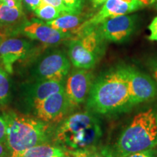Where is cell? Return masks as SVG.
<instances>
[{
	"label": "cell",
	"instance_id": "1",
	"mask_svg": "<svg viewBox=\"0 0 157 157\" xmlns=\"http://www.w3.org/2000/svg\"><path fill=\"white\" fill-rule=\"evenodd\" d=\"M87 100L89 110L100 115H117L134 106L127 81L117 66L104 72L93 82Z\"/></svg>",
	"mask_w": 157,
	"mask_h": 157
},
{
	"label": "cell",
	"instance_id": "2",
	"mask_svg": "<svg viewBox=\"0 0 157 157\" xmlns=\"http://www.w3.org/2000/svg\"><path fill=\"white\" fill-rule=\"evenodd\" d=\"M7 121L6 146L10 157H17L31 147L49 140V125L38 118L8 113L4 115Z\"/></svg>",
	"mask_w": 157,
	"mask_h": 157
},
{
	"label": "cell",
	"instance_id": "3",
	"mask_svg": "<svg viewBox=\"0 0 157 157\" xmlns=\"http://www.w3.org/2000/svg\"><path fill=\"white\" fill-rule=\"evenodd\" d=\"M156 145L157 110L149 109L137 113L124 129L116 143L114 157H125Z\"/></svg>",
	"mask_w": 157,
	"mask_h": 157
},
{
	"label": "cell",
	"instance_id": "4",
	"mask_svg": "<svg viewBox=\"0 0 157 157\" xmlns=\"http://www.w3.org/2000/svg\"><path fill=\"white\" fill-rule=\"evenodd\" d=\"M99 119L89 112L76 113L65 119L56 130L59 143L71 150L95 147L102 137Z\"/></svg>",
	"mask_w": 157,
	"mask_h": 157
},
{
	"label": "cell",
	"instance_id": "5",
	"mask_svg": "<svg viewBox=\"0 0 157 157\" xmlns=\"http://www.w3.org/2000/svg\"><path fill=\"white\" fill-rule=\"evenodd\" d=\"M70 39L68 56L77 68L90 69L105 54L107 41L103 38L98 25H89L78 29Z\"/></svg>",
	"mask_w": 157,
	"mask_h": 157
},
{
	"label": "cell",
	"instance_id": "6",
	"mask_svg": "<svg viewBox=\"0 0 157 157\" xmlns=\"http://www.w3.org/2000/svg\"><path fill=\"white\" fill-rule=\"evenodd\" d=\"M117 67L127 81L133 105L150 101L156 95V82L148 74L130 65L120 64Z\"/></svg>",
	"mask_w": 157,
	"mask_h": 157
},
{
	"label": "cell",
	"instance_id": "7",
	"mask_svg": "<svg viewBox=\"0 0 157 157\" xmlns=\"http://www.w3.org/2000/svg\"><path fill=\"white\" fill-rule=\"evenodd\" d=\"M13 31L48 46H56L74 36L73 33L57 30L39 18L24 21L16 25Z\"/></svg>",
	"mask_w": 157,
	"mask_h": 157
},
{
	"label": "cell",
	"instance_id": "8",
	"mask_svg": "<svg viewBox=\"0 0 157 157\" xmlns=\"http://www.w3.org/2000/svg\"><path fill=\"white\" fill-rule=\"evenodd\" d=\"M70 60L63 51L55 50L44 55L37 63L34 76L38 81H64L71 68Z\"/></svg>",
	"mask_w": 157,
	"mask_h": 157
},
{
	"label": "cell",
	"instance_id": "9",
	"mask_svg": "<svg viewBox=\"0 0 157 157\" xmlns=\"http://www.w3.org/2000/svg\"><path fill=\"white\" fill-rule=\"evenodd\" d=\"M137 25V15L128 14L105 19L97 25L107 42L124 43L133 34Z\"/></svg>",
	"mask_w": 157,
	"mask_h": 157
},
{
	"label": "cell",
	"instance_id": "10",
	"mask_svg": "<svg viewBox=\"0 0 157 157\" xmlns=\"http://www.w3.org/2000/svg\"><path fill=\"white\" fill-rule=\"evenodd\" d=\"M93 83V76L87 69L72 71L65 85V93L71 106L83 103L87 99Z\"/></svg>",
	"mask_w": 157,
	"mask_h": 157
},
{
	"label": "cell",
	"instance_id": "11",
	"mask_svg": "<svg viewBox=\"0 0 157 157\" xmlns=\"http://www.w3.org/2000/svg\"><path fill=\"white\" fill-rule=\"evenodd\" d=\"M145 2L144 0H107L100 10L90 18L86 20L78 29L89 25H97L109 17L128 15L143 8L146 5Z\"/></svg>",
	"mask_w": 157,
	"mask_h": 157
},
{
	"label": "cell",
	"instance_id": "12",
	"mask_svg": "<svg viewBox=\"0 0 157 157\" xmlns=\"http://www.w3.org/2000/svg\"><path fill=\"white\" fill-rule=\"evenodd\" d=\"M71 106L64 91L51 95L34 108L39 119L44 122H58L61 121Z\"/></svg>",
	"mask_w": 157,
	"mask_h": 157
},
{
	"label": "cell",
	"instance_id": "13",
	"mask_svg": "<svg viewBox=\"0 0 157 157\" xmlns=\"http://www.w3.org/2000/svg\"><path fill=\"white\" fill-rule=\"evenodd\" d=\"M31 47V43L25 39L11 37L2 41L0 43V59L7 73H13L14 64L26 57Z\"/></svg>",
	"mask_w": 157,
	"mask_h": 157
},
{
	"label": "cell",
	"instance_id": "14",
	"mask_svg": "<svg viewBox=\"0 0 157 157\" xmlns=\"http://www.w3.org/2000/svg\"><path fill=\"white\" fill-rule=\"evenodd\" d=\"M64 90L65 85L63 81L41 80L29 88L26 93L27 101L34 109L49 96Z\"/></svg>",
	"mask_w": 157,
	"mask_h": 157
},
{
	"label": "cell",
	"instance_id": "15",
	"mask_svg": "<svg viewBox=\"0 0 157 157\" xmlns=\"http://www.w3.org/2000/svg\"><path fill=\"white\" fill-rule=\"evenodd\" d=\"M86 17L80 15L64 13L56 19L46 22L47 24L57 30L63 32H74L86 21Z\"/></svg>",
	"mask_w": 157,
	"mask_h": 157
},
{
	"label": "cell",
	"instance_id": "16",
	"mask_svg": "<svg viewBox=\"0 0 157 157\" xmlns=\"http://www.w3.org/2000/svg\"><path fill=\"white\" fill-rule=\"evenodd\" d=\"M24 21L23 7H8L0 2V26H16Z\"/></svg>",
	"mask_w": 157,
	"mask_h": 157
},
{
	"label": "cell",
	"instance_id": "17",
	"mask_svg": "<svg viewBox=\"0 0 157 157\" xmlns=\"http://www.w3.org/2000/svg\"><path fill=\"white\" fill-rule=\"evenodd\" d=\"M62 156H65V152L63 149L48 143H43L26 149L17 157H59Z\"/></svg>",
	"mask_w": 157,
	"mask_h": 157
},
{
	"label": "cell",
	"instance_id": "18",
	"mask_svg": "<svg viewBox=\"0 0 157 157\" xmlns=\"http://www.w3.org/2000/svg\"><path fill=\"white\" fill-rule=\"evenodd\" d=\"M34 14L39 19L44 21L45 22L56 19L63 13L54 6L48 4L42 3L39 7L34 11Z\"/></svg>",
	"mask_w": 157,
	"mask_h": 157
},
{
	"label": "cell",
	"instance_id": "19",
	"mask_svg": "<svg viewBox=\"0 0 157 157\" xmlns=\"http://www.w3.org/2000/svg\"><path fill=\"white\" fill-rule=\"evenodd\" d=\"M70 153L72 157H113L106 151H98L95 147L71 151Z\"/></svg>",
	"mask_w": 157,
	"mask_h": 157
},
{
	"label": "cell",
	"instance_id": "20",
	"mask_svg": "<svg viewBox=\"0 0 157 157\" xmlns=\"http://www.w3.org/2000/svg\"><path fill=\"white\" fill-rule=\"evenodd\" d=\"M10 95L8 73L0 68V104L5 103Z\"/></svg>",
	"mask_w": 157,
	"mask_h": 157
},
{
	"label": "cell",
	"instance_id": "21",
	"mask_svg": "<svg viewBox=\"0 0 157 157\" xmlns=\"http://www.w3.org/2000/svg\"><path fill=\"white\" fill-rule=\"evenodd\" d=\"M65 11L67 14H82L84 6V0H63Z\"/></svg>",
	"mask_w": 157,
	"mask_h": 157
},
{
	"label": "cell",
	"instance_id": "22",
	"mask_svg": "<svg viewBox=\"0 0 157 157\" xmlns=\"http://www.w3.org/2000/svg\"><path fill=\"white\" fill-rule=\"evenodd\" d=\"M146 65L148 70L151 73L153 78L157 83V56L149 58L146 62Z\"/></svg>",
	"mask_w": 157,
	"mask_h": 157
},
{
	"label": "cell",
	"instance_id": "23",
	"mask_svg": "<svg viewBox=\"0 0 157 157\" xmlns=\"http://www.w3.org/2000/svg\"><path fill=\"white\" fill-rule=\"evenodd\" d=\"M7 125L4 116L0 115V143H6L7 140Z\"/></svg>",
	"mask_w": 157,
	"mask_h": 157
},
{
	"label": "cell",
	"instance_id": "24",
	"mask_svg": "<svg viewBox=\"0 0 157 157\" xmlns=\"http://www.w3.org/2000/svg\"><path fill=\"white\" fill-rule=\"evenodd\" d=\"M148 30L150 31V34L148 39L152 42H157V16L153 19L148 25Z\"/></svg>",
	"mask_w": 157,
	"mask_h": 157
},
{
	"label": "cell",
	"instance_id": "25",
	"mask_svg": "<svg viewBox=\"0 0 157 157\" xmlns=\"http://www.w3.org/2000/svg\"><path fill=\"white\" fill-rule=\"evenodd\" d=\"M42 3V0H23V5L29 10L34 12Z\"/></svg>",
	"mask_w": 157,
	"mask_h": 157
},
{
	"label": "cell",
	"instance_id": "26",
	"mask_svg": "<svg viewBox=\"0 0 157 157\" xmlns=\"http://www.w3.org/2000/svg\"><path fill=\"white\" fill-rule=\"evenodd\" d=\"M125 157H156L155 154L154 149H148V150L133 153V154H129Z\"/></svg>",
	"mask_w": 157,
	"mask_h": 157
},
{
	"label": "cell",
	"instance_id": "27",
	"mask_svg": "<svg viewBox=\"0 0 157 157\" xmlns=\"http://www.w3.org/2000/svg\"><path fill=\"white\" fill-rule=\"evenodd\" d=\"M42 3L54 6L55 7L60 10L63 14L66 13L63 3V0H42Z\"/></svg>",
	"mask_w": 157,
	"mask_h": 157
},
{
	"label": "cell",
	"instance_id": "28",
	"mask_svg": "<svg viewBox=\"0 0 157 157\" xmlns=\"http://www.w3.org/2000/svg\"><path fill=\"white\" fill-rule=\"evenodd\" d=\"M7 146L5 147V144L0 143V157H6L7 156Z\"/></svg>",
	"mask_w": 157,
	"mask_h": 157
},
{
	"label": "cell",
	"instance_id": "29",
	"mask_svg": "<svg viewBox=\"0 0 157 157\" xmlns=\"http://www.w3.org/2000/svg\"><path fill=\"white\" fill-rule=\"evenodd\" d=\"M107 0H95V2L94 3L93 7H101L103 5L104 3L106 2Z\"/></svg>",
	"mask_w": 157,
	"mask_h": 157
},
{
	"label": "cell",
	"instance_id": "30",
	"mask_svg": "<svg viewBox=\"0 0 157 157\" xmlns=\"http://www.w3.org/2000/svg\"><path fill=\"white\" fill-rule=\"evenodd\" d=\"M153 7H154V8L157 10V0H155V1L154 2V4H153Z\"/></svg>",
	"mask_w": 157,
	"mask_h": 157
},
{
	"label": "cell",
	"instance_id": "31",
	"mask_svg": "<svg viewBox=\"0 0 157 157\" xmlns=\"http://www.w3.org/2000/svg\"><path fill=\"white\" fill-rule=\"evenodd\" d=\"M154 151H155V154H156V156L157 157V145L156 146L154 147Z\"/></svg>",
	"mask_w": 157,
	"mask_h": 157
},
{
	"label": "cell",
	"instance_id": "32",
	"mask_svg": "<svg viewBox=\"0 0 157 157\" xmlns=\"http://www.w3.org/2000/svg\"><path fill=\"white\" fill-rule=\"evenodd\" d=\"M89 1L92 3V5H94V3L95 2V0H89Z\"/></svg>",
	"mask_w": 157,
	"mask_h": 157
},
{
	"label": "cell",
	"instance_id": "33",
	"mask_svg": "<svg viewBox=\"0 0 157 157\" xmlns=\"http://www.w3.org/2000/svg\"><path fill=\"white\" fill-rule=\"evenodd\" d=\"M2 35L0 34V43L2 42Z\"/></svg>",
	"mask_w": 157,
	"mask_h": 157
},
{
	"label": "cell",
	"instance_id": "34",
	"mask_svg": "<svg viewBox=\"0 0 157 157\" xmlns=\"http://www.w3.org/2000/svg\"><path fill=\"white\" fill-rule=\"evenodd\" d=\"M59 157H69V156H59Z\"/></svg>",
	"mask_w": 157,
	"mask_h": 157
},
{
	"label": "cell",
	"instance_id": "35",
	"mask_svg": "<svg viewBox=\"0 0 157 157\" xmlns=\"http://www.w3.org/2000/svg\"><path fill=\"white\" fill-rule=\"evenodd\" d=\"M144 1H146V0H144Z\"/></svg>",
	"mask_w": 157,
	"mask_h": 157
}]
</instances>
